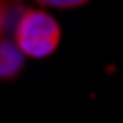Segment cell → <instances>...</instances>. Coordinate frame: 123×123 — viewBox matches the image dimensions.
Here are the masks:
<instances>
[{"label": "cell", "instance_id": "obj_1", "mask_svg": "<svg viewBox=\"0 0 123 123\" xmlns=\"http://www.w3.org/2000/svg\"><path fill=\"white\" fill-rule=\"evenodd\" d=\"M13 42L24 57L44 59L59 49V22L44 9H24L15 22Z\"/></svg>", "mask_w": 123, "mask_h": 123}, {"label": "cell", "instance_id": "obj_2", "mask_svg": "<svg viewBox=\"0 0 123 123\" xmlns=\"http://www.w3.org/2000/svg\"><path fill=\"white\" fill-rule=\"evenodd\" d=\"M24 55L15 46V42H7L0 37V79H11L13 75H18L22 70Z\"/></svg>", "mask_w": 123, "mask_h": 123}, {"label": "cell", "instance_id": "obj_3", "mask_svg": "<svg viewBox=\"0 0 123 123\" xmlns=\"http://www.w3.org/2000/svg\"><path fill=\"white\" fill-rule=\"evenodd\" d=\"M42 7H53V9H79L88 5L90 0H35Z\"/></svg>", "mask_w": 123, "mask_h": 123}, {"label": "cell", "instance_id": "obj_4", "mask_svg": "<svg viewBox=\"0 0 123 123\" xmlns=\"http://www.w3.org/2000/svg\"><path fill=\"white\" fill-rule=\"evenodd\" d=\"M7 15H9V0H0V35H2V29L7 26Z\"/></svg>", "mask_w": 123, "mask_h": 123}]
</instances>
